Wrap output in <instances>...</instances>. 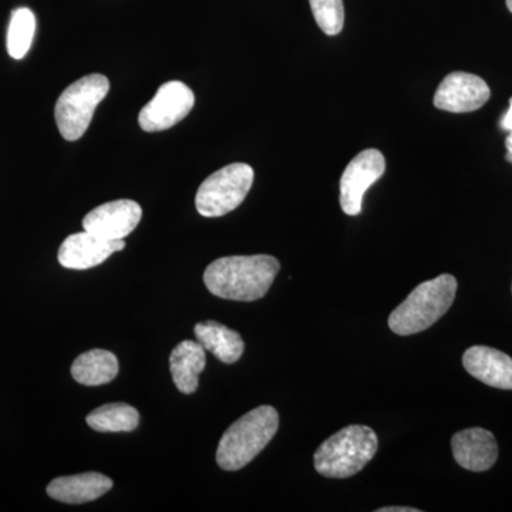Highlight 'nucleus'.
I'll return each mask as SVG.
<instances>
[{
    "instance_id": "nucleus-24",
    "label": "nucleus",
    "mask_w": 512,
    "mask_h": 512,
    "mask_svg": "<svg viewBox=\"0 0 512 512\" xmlns=\"http://www.w3.org/2000/svg\"><path fill=\"white\" fill-rule=\"evenodd\" d=\"M507 8L512 13V0H507Z\"/></svg>"
},
{
    "instance_id": "nucleus-10",
    "label": "nucleus",
    "mask_w": 512,
    "mask_h": 512,
    "mask_svg": "<svg viewBox=\"0 0 512 512\" xmlns=\"http://www.w3.org/2000/svg\"><path fill=\"white\" fill-rule=\"evenodd\" d=\"M143 210L133 200L107 202L84 217V231L104 239H124L140 224Z\"/></svg>"
},
{
    "instance_id": "nucleus-15",
    "label": "nucleus",
    "mask_w": 512,
    "mask_h": 512,
    "mask_svg": "<svg viewBox=\"0 0 512 512\" xmlns=\"http://www.w3.org/2000/svg\"><path fill=\"white\" fill-rule=\"evenodd\" d=\"M207 365L204 346L194 340H184L170 356L171 376L177 389L184 394L197 392L200 375Z\"/></svg>"
},
{
    "instance_id": "nucleus-19",
    "label": "nucleus",
    "mask_w": 512,
    "mask_h": 512,
    "mask_svg": "<svg viewBox=\"0 0 512 512\" xmlns=\"http://www.w3.org/2000/svg\"><path fill=\"white\" fill-rule=\"evenodd\" d=\"M36 32L35 13L28 8L15 9L10 16L6 47L10 57L15 60L28 55Z\"/></svg>"
},
{
    "instance_id": "nucleus-11",
    "label": "nucleus",
    "mask_w": 512,
    "mask_h": 512,
    "mask_svg": "<svg viewBox=\"0 0 512 512\" xmlns=\"http://www.w3.org/2000/svg\"><path fill=\"white\" fill-rule=\"evenodd\" d=\"M124 248V239L111 241L97 237L92 232L83 231L64 239L57 259L64 268L84 271L103 264L111 255L123 251Z\"/></svg>"
},
{
    "instance_id": "nucleus-4",
    "label": "nucleus",
    "mask_w": 512,
    "mask_h": 512,
    "mask_svg": "<svg viewBox=\"0 0 512 512\" xmlns=\"http://www.w3.org/2000/svg\"><path fill=\"white\" fill-rule=\"evenodd\" d=\"M379 440L367 426H348L330 436L316 450L315 468L329 478H349L360 473L376 456Z\"/></svg>"
},
{
    "instance_id": "nucleus-12",
    "label": "nucleus",
    "mask_w": 512,
    "mask_h": 512,
    "mask_svg": "<svg viewBox=\"0 0 512 512\" xmlns=\"http://www.w3.org/2000/svg\"><path fill=\"white\" fill-rule=\"evenodd\" d=\"M451 448L457 463L474 473L490 470L498 458L494 434L480 427L458 431L451 439Z\"/></svg>"
},
{
    "instance_id": "nucleus-14",
    "label": "nucleus",
    "mask_w": 512,
    "mask_h": 512,
    "mask_svg": "<svg viewBox=\"0 0 512 512\" xmlns=\"http://www.w3.org/2000/svg\"><path fill=\"white\" fill-rule=\"evenodd\" d=\"M113 480L100 473H84L59 477L47 485L46 491L53 500L66 504H84L109 493Z\"/></svg>"
},
{
    "instance_id": "nucleus-5",
    "label": "nucleus",
    "mask_w": 512,
    "mask_h": 512,
    "mask_svg": "<svg viewBox=\"0 0 512 512\" xmlns=\"http://www.w3.org/2000/svg\"><path fill=\"white\" fill-rule=\"evenodd\" d=\"M110 82L100 73L70 84L56 101L55 119L64 140H80L92 123L94 111L106 99Z\"/></svg>"
},
{
    "instance_id": "nucleus-7",
    "label": "nucleus",
    "mask_w": 512,
    "mask_h": 512,
    "mask_svg": "<svg viewBox=\"0 0 512 512\" xmlns=\"http://www.w3.org/2000/svg\"><path fill=\"white\" fill-rule=\"evenodd\" d=\"M194 104V92L187 84L177 80L164 83L138 114V124L147 133L168 130L183 121Z\"/></svg>"
},
{
    "instance_id": "nucleus-20",
    "label": "nucleus",
    "mask_w": 512,
    "mask_h": 512,
    "mask_svg": "<svg viewBox=\"0 0 512 512\" xmlns=\"http://www.w3.org/2000/svg\"><path fill=\"white\" fill-rule=\"evenodd\" d=\"M313 18L325 35H339L345 26L343 0H309Z\"/></svg>"
},
{
    "instance_id": "nucleus-21",
    "label": "nucleus",
    "mask_w": 512,
    "mask_h": 512,
    "mask_svg": "<svg viewBox=\"0 0 512 512\" xmlns=\"http://www.w3.org/2000/svg\"><path fill=\"white\" fill-rule=\"evenodd\" d=\"M501 128L505 131H512V97L510 99V109H508L503 120H501Z\"/></svg>"
},
{
    "instance_id": "nucleus-13",
    "label": "nucleus",
    "mask_w": 512,
    "mask_h": 512,
    "mask_svg": "<svg viewBox=\"0 0 512 512\" xmlns=\"http://www.w3.org/2000/svg\"><path fill=\"white\" fill-rule=\"evenodd\" d=\"M464 369L477 380L495 387L512 390V359L488 346H473L464 353Z\"/></svg>"
},
{
    "instance_id": "nucleus-8",
    "label": "nucleus",
    "mask_w": 512,
    "mask_h": 512,
    "mask_svg": "<svg viewBox=\"0 0 512 512\" xmlns=\"http://www.w3.org/2000/svg\"><path fill=\"white\" fill-rule=\"evenodd\" d=\"M386 160L379 150L369 148L357 154L340 178V207L345 214L356 217L362 212L366 191L382 178Z\"/></svg>"
},
{
    "instance_id": "nucleus-6",
    "label": "nucleus",
    "mask_w": 512,
    "mask_h": 512,
    "mask_svg": "<svg viewBox=\"0 0 512 512\" xmlns=\"http://www.w3.org/2000/svg\"><path fill=\"white\" fill-rule=\"evenodd\" d=\"M254 175V168L244 163L229 164L215 171L198 188L195 208L205 218L229 214L247 198Z\"/></svg>"
},
{
    "instance_id": "nucleus-18",
    "label": "nucleus",
    "mask_w": 512,
    "mask_h": 512,
    "mask_svg": "<svg viewBox=\"0 0 512 512\" xmlns=\"http://www.w3.org/2000/svg\"><path fill=\"white\" fill-rule=\"evenodd\" d=\"M87 424L100 433H120L137 429L140 414L126 403L104 404L86 417Z\"/></svg>"
},
{
    "instance_id": "nucleus-16",
    "label": "nucleus",
    "mask_w": 512,
    "mask_h": 512,
    "mask_svg": "<svg viewBox=\"0 0 512 512\" xmlns=\"http://www.w3.org/2000/svg\"><path fill=\"white\" fill-rule=\"evenodd\" d=\"M195 338L204 346L205 350L220 359L221 362H238L244 355L245 343L241 335L235 330L221 325V323L208 320L198 323L194 328Z\"/></svg>"
},
{
    "instance_id": "nucleus-17",
    "label": "nucleus",
    "mask_w": 512,
    "mask_h": 512,
    "mask_svg": "<svg viewBox=\"0 0 512 512\" xmlns=\"http://www.w3.org/2000/svg\"><path fill=\"white\" fill-rule=\"evenodd\" d=\"M119 375V360L104 349H93L74 360L72 376L84 386H100L113 382Z\"/></svg>"
},
{
    "instance_id": "nucleus-22",
    "label": "nucleus",
    "mask_w": 512,
    "mask_h": 512,
    "mask_svg": "<svg viewBox=\"0 0 512 512\" xmlns=\"http://www.w3.org/2000/svg\"><path fill=\"white\" fill-rule=\"evenodd\" d=\"M379 512H420L417 508L412 507H384L377 510Z\"/></svg>"
},
{
    "instance_id": "nucleus-1",
    "label": "nucleus",
    "mask_w": 512,
    "mask_h": 512,
    "mask_svg": "<svg viewBox=\"0 0 512 512\" xmlns=\"http://www.w3.org/2000/svg\"><path fill=\"white\" fill-rule=\"evenodd\" d=\"M279 269L271 255L224 256L205 269L204 284L218 298L254 302L268 293Z\"/></svg>"
},
{
    "instance_id": "nucleus-23",
    "label": "nucleus",
    "mask_w": 512,
    "mask_h": 512,
    "mask_svg": "<svg viewBox=\"0 0 512 512\" xmlns=\"http://www.w3.org/2000/svg\"><path fill=\"white\" fill-rule=\"evenodd\" d=\"M505 147H507V154H505V160H507L508 163L512 164V131H510V136H508L507 140H505Z\"/></svg>"
},
{
    "instance_id": "nucleus-2",
    "label": "nucleus",
    "mask_w": 512,
    "mask_h": 512,
    "mask_svg": "<svg viewBox=\"0 0 512 512\" xmlns=\"http://www.w3.org/2000/svg\"><path fill=\"white\" fill-rule=\"evenodd\" d=\"M279 427L272 406L256 407L235 421L218 444L217 463L225 471L241 470L274 439Z\"/></svg>"
},
{
    "instance_id": "nucleus-3",
    "label": "nucleus",
    "mask_w": 512,
    "mask_h": 512,
    "mask_svg": "<svg viewBox=\"0 0 512 512\" xmlns=\"http://www.w3.org/2000/svg\"><path fill=\"white\" fill-rule=\"evenodd\" d=\"M456 293L457 279L453 275L444 274L423 282L394 309L389 318L390 329L400 336L429 329L451 308Z\"/></svg>"
},
{
    "instance_id": "nucleus-9",
    "label": "nucleus",
    "mask_w": 512,
    "mask_h": 512,
    "mask_svg": "<svg viewBox=\"0 0 512 512\" xmlns=\"http://www.w3.org/2000/svg\"><path fill=\"white\" fill-rule=\"evenodd\" d=\"M490 97V87L481 77L453 72L440 83L434 96V106L448 113H471L481 109Z\"/></svg>"
}]
</instances>
